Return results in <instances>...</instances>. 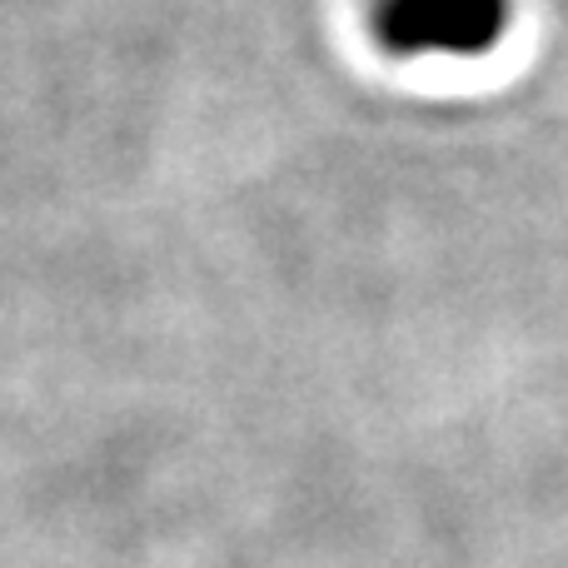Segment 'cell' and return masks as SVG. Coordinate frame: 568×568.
Returning a JSON list of instances; mask_svg holds the SVG:
<instances>
[{
    "label": "cell",
    "instance_id": "obj_1",
    "mask_svg": "<svg viewBox=\"0 0 568 568\" xmlns=\"http://www.w3.org/2000/svg\"><path fill=\"white\" fill-rule=\"evenodd\" d=\"M364 20L394 60H474L509 36L514 0H369Z\"/></svg>",
    "mask_w": 568,
    "mask_h": 568
}]
</instances>
